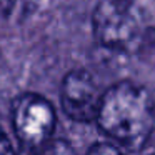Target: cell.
<instances>
[{
  "label": "cell",
  "mask_w": 155,
  "mask_h": 155,
  "mask_svg": "<svg viewBox=\"0 0 155 155\" xmlns=\"http://www.w3.org/2000/svg\"><path fill=\"white\" fill-rule=\"evenodd\" d=\"M95 122L112 140L137 148L155 124V107L145 88L134 82H118L102 95Z\"/></svg>",
  "instance_id": "1"
},
{
  "label": "cell",
  "mask_w": 155,
  "mask_h": 155,
  "mask_svg": "<svg viewBox=\"0 0 155 155\" xmlns=\"http://www.w3.org/2000/svg\"><path fill=\"white\" fill-rule=\"evenodd\" d=\"M94 35L102 47L134 52L142 44L143 28L132 0H102L92 15Z\"/></svg>",
  "instance_id": "2"
},
{
  "label": "cell",
  "mask_w": 155,
  "mask_h": 155,
  "mask_svg": "<svg viewBox=\"0 0 155 155\" xmlns=\"http://www.w3.org/2000/svg\"><path fill=\"white\" fill-rule=\"evenodd\" d=\"M12 122L22 147L30 152H38L52 140L55 128V110L42 95L24 94L14 104Z\"/></svg>",
  "instance_id": "3"
},
{
  "label": "cell",
  "mask_w": 155,
  "mask_h": 155,
  "mask_svg": "<svg viewBox=\"0 0 155 155\" xmlns=\"http://www.w3.org/2000/svg\"><path fill=\"white\" fill-rule=\"evenodd\" d=\"M102 92L87 70H72L65 75L60 88L64 112L75 122H92L97 118L102 102Z\"/></svg>",
  "instance_id": "4"
},
{
  "label": "cell",
  "mask_w": 155,
  "mask_h": 155,
  "mask_svg": "<svg viewBox=\"0 0 155 155\" xmlns=\"http://www.w3.org/2000/svg\"><path fill=\"white\" fill-rule=\"evenodd\" d=\"M38 152H42L40 155H75L70 143H67L64 140H50Z\"/></svg>",
  "instance_id": "5"
},
{
  "label": "cell",
  "mask_w": 155,
  "mask_h": 155,
  "mask_svg": "<svg viewBox=\"0 0 155 155\" xmlns=\"http://www.w3.org/2000/svg\"><path fill=\"white\" fill-rule=\"evenodd\" d=\"M87 155H124V153H120V150L112 143H97L88 150Z\"/></svg>",
  "instance_id": "6"
},
{
  "label": "cell",
  "mask_w": 155,
  "mask_h": 155,
  "mask_svg": "<svg viewBox=\"0 0 155 155\" xmlns=\"http://www.w3.org/2000/svg\"><path fill=\"white\" fill-rule=\"evenodd\" d=\"M0 155H17L10 138H8V135L4 132L2 127H0Z\"/></svg>",
  "instance_id": "7"
},
{
  "label": "cell",
  "mask_w": 155,
  "mask_h": 155,
  "mask_svg": "<svg viewBox=\"0 0 155 155\" xmlns=\"http://www.w3.org/2000/svg\"><path fill=\"white\" fill-rule=\"evenodd\" d=\"M20 155H34V152H30V150H25L24 153H20Z\"/></svg>",
  "instance_id": "8"
},
{
  "label": "cell",
  "mask_w": 155,
  "mask_h": 155,
  "mask_svg": "<svg viewBox=\"0 0 155 155\" xmlns=\"http://www.w3.org/2000/svg\"><path fill=\"white\" fill-rule=\"evenodd\" d=\"M148 155H155V153H148Z\"/></svg>",
  "instance_id": "9"
}]
</instances>
